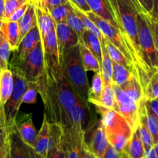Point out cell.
Wrapping results in <instances>:
<instances>
[{
	"mask_svg": "<svg viewBox=\"0 0 158 158\" xmlns=\"http://www.w3.org/2000/svg\"><path fill=\"white\" fill-rule=\"evenodd\" d=\"M44 61L45 73L35 82V87L43 99L48 120L67 129L70 127L71 113L79 98L63 75L58 58L44 55Z\"/></svg>",
	"mask_w": 158,
	"mask_h": 158,
	"instance_id": "1",
	"label": "cell"
},
{
	"mask_svg": "<svg viewBox=\"0 0 158 158\" xmlns=\"http://www.w3.org/2000/svg\"><path fill=\"white\" fill-rule=\"evenodd\" d=\"M60 65L63 75L72 86L79 100L86 108H89L88 94L89 84L86 71L82 63L78 44L65 53Z\"/></svg>",
	"mask_w": 158,
	"mask_h": 158,
	"instance_id": "2",
	"label": "cell"
},
{
	"mask_svg": "<svg viewBox=\"0 0 158 158\" xmlns=\"http://www.w3.org/2000/svg\"><path fill=\"white\" fill-rule=\"evenodd\" d=\"M96 110L101 116L108 143L117 151L123 152L133 131L123 116L112 109L96 106Z\"/></svg>",
	"mask_w": 158,
	"mask_h": 158,
	"instance_id": "3",
	"label": "cell"
},
{
	"mask_svg": "<svg viewBox=\"0 0 158 158\" xmlns=\"http://www.w3.org/2000/svg\"><path fill=\"white\" fill-rule=\"evenodd\" d=\"M9 69L12 74L13 87L10 97L5 103L3 107V117L0 120V124L3 127L6 134L15 127L19 108L23 103L22 100L23 94L29 86L27 80L19 68L9 66Z\"/></svg>",
	"mask_w": 158,
	"mask_h": 158,
	"instance_id": "4",
	"label": "cell"
},
{
	"mask_svg": "<svg viewBox=\"0 0 158 158\" xmlns=\"http://www.w3.org/2000/svg\"><path fill=\"white\" fill-rule=\"evenodd\" d=\"M109 2L116 21L120 25L123 32L127 35L138 58L144 65L142 60L138 40V31H137V14L138 12L122 0H109Z\"/></svg>",
	"mask_w": 158,
	"mask_h": 158,
	"instance_id": "5",
	"label": "cell"
},
{
	"mask_svg": "<svg viewBox=\"0 0 158 158\" xmlns=\"http://www.w3.org/2000/svg\"><path fill=\"white\" fill-rule=\"evenodd\" d=\"M144 14H137V31L142 60L151 77L154 73L157 72L158 46Z\"/></svg>",
	"mask_w": 158,
	"mask_h": 158,
	"instance_id": "6",
	"label": "cell"
},
{
	"mask_svg": "<svg viewBox=\"0 0 158 158\" xmlns=\"http://www.w3.org/2000/svg\"><path fill=\"white\" fill-rule=\"evenodd\" d=\"M17 67L21 69L28 83H35L44 74V52L41 40Z\"/></svg>",
	"mask_w": 158,
	"mask_h": 158,
	"instance_id": "7",
	"label": "cell"
},
{
	"mask_svg": "<svg viewBox=\"0 0 158 158\" xmlns=\"http://www.w3.org/2000/svg\"><path fill=\"white\" fill-rule=\"evenodd\" d=\"M111 84L117 101V112L123 116L134 132L139 127V104L134 101L120 86L114 83Z\"/></svg>",
	"mask_w": 158,
	"mask_h": 158,
	"instance_id": "8",
	"label": "cell"
},
{
	"mask_svg": "<svg viewBox=\"0 0 158 158\" xmlns=\"http://www.w3.org/2000/svg\"><path fill=\"white\" fill-rule=\"evenodd\" d=\"M6 158H43L22 140L15 127L6 134Z\"/></svg>",
	"mask_w": 158,
	"mask_h": 158,
	"instance_id": "9",
	"label": "cell"
},
{
	"mask_svg": "<svg viewBox=\"0 0 158 158\" xmlns=\"http://www.w3.org/2000/svg\"><path fill=\"white\" fill-rule=\"evenodd\" d=\"M40 40L41 38H40V31L36 25L33 26L19 43L16 49L13 51V57L10 63H9V66H15V67L19 66L26 56L35 48Z\"/></svg>",
	"mask_w": 158,
	"mask_h": 158,
	"instance_id": "10",
	"label": "cell"
},
{
	"mask_svg": "<svg viewBox=\"0 0 158 158\" xmlns=\"http://www.w3.org/2000/svg\"><path fill=\"white\" fill-rule=\"evenodd\" d=\"M57 50L59 63H61L65 53L71 48L78 44V36L76 32L68 26L66 21L56 25Z\"/></svg>",
	"mask_w": 158,
	"mask_h": 158,
	"instance_id": "11",
	"label": "cell"
},
{
	"mask_svg": "<svg viewBox=\"0 0 158 158\" xmlns=\"http://www.w3.org/2000/svg\"><path fill=\"white\" fill-rule=\"evenodd\" d=\"M89 150L95 154L97 158H100L108 145L107 139L105 134L104 128L101 120H100L96 125L95 128L91 133L89 141H86Z\"/></svg>",
	"mask_w": 158,
	"mask_h": 158,
	"instance_id": "12",
	"label": "cell"
},
{
	"mask_svg": "<svg viewBox=\"0 0 158 158\" xmlns=\"http://www.w3.org/2000/svg\"><path fill=\"white\" fill-rule=\"evenodd\" d=\"M90 11L114 26L118 29H122L114 18L109 0H86Z\"/></svg>",
	"mask_w": 158,
	"mask_h": 158,
	"instance_id": "13",
	"label": "cell"
},
{
	"mask_svg": "<svg viewBox=\"0 0 158 158\" xmlns=\"http://www.w3.org/2000/svg\"><path fill=\"white\" fill-rule=\"evenodd\" d=\"M25 117L26 120L21 123L15 121V127L22 140L29 146L34 148L37 133L32 120V114H26Z\"/></svg>",
	"mask_w": 158,
	"mask_h": 158,
	"instance_id": "14",
	"label": "cell"
},
{
	"mask_svg": "<svg viewBox=\"0 0 158 158\" xmlns=\"http://www.w3.org/2000/svg\"><path fill=\"white\" fill-rule=\"evenodd\" d=\"M13 87V78L9 69L0 70V120L3 117V107L10 97Z\"/></svg>",
	"mask_w": 158,
	"mask_h": 158,
	"instance_id": "15",
	"label": "cell"
},
{
	"mask_svg": "<svg viewBox=\"0 0 158 158\" xmlns=\"http://www.w3.org/2000/svg\"><path fill=\"white\" fill-rule=\"evenodd\" d=\"M19 42L18 44L25 35L32 29L33 26H36V15H35V6L33 3H29L26 12L23 16L19 19Z\"/></svg>",
	"mask_w": 158,
	"mask_h": 158,
	"instance_id": "16",
	"label": "cell"
},
{
	"mask_svg": "<svg viewBox=\"0 0 158 158\" xmlns=\"http://www.w3.org/2000/svg\"><path fill=\"white\" fill-rule=\"evenodd\" d=\"M43 116L44 117H43V124L39 133H37L34 149L40 156L43 158H46L48 151V143H49V122L45 113Z\"/></svg>",
	"mask_w": 158,
	"mask_h": 158,
	"instance_id": "17",
	"label": "cell"
},
{
	"mask_svg": "<svg viewBox=\"0 0 158 158\" xmlns=\"http://www.w3.org/2000/svg\"><path fill=\"white\" fill-rule=\"evenodd\" d=\"M123 152L127 155L128 158L144 157V149L139 134L138 128L133 132L131 139L123 150Z\"/></svg>",
	"mask_w": 158,
	"mask_h": 158,
	"instance_id": "18",
	"label": "cell"
},
{
	"mask_svg": "<svg viewBox=\"0 0 158 158\" xmlns=\"http://www.w3.org/2000/svg\"><path fill=\"white\" fill-rule=\"evenodd\" d=\"M78 46L80 49V57L82 63L85 70L93 71L94 73L100 72V66L97 59L94 57L92 52L86 48L82 38L78 39Z\"/></svg>",
	"mask_w": 158,
	"mask_h": 158,
	"instance_id": "19",
	"label": "cell"
},
{
	"mask_svg": "<svg viewBox=\"0 0 158 158\" xmlns=\"http://www.w3.org/2000/svg\"><path fill=\"white\" fill-rule=\"evenodd\" d=\"M103 41H104L105 46H106V49L107 50L108 54H109L110 57L112 60L113 62H115V63H118V64L122 65L124 67L127 68L128 69L132 71L135 76L137 78V70L135 68V66L123 55L121 52L115 46L112 44L109 40H106V38L103 37Z\"/></svg>",
	"mask_w": 158,
	"mask_h": 158,
	"instance_id": "20",
	"label": "cell"
},
{
	"mask_svg": "<svg viewBox=\"0 0 158 158\" xmlns=\"http://www.w3.org/2000/svg\"><path fill=\"white\" fill-rule=\"evenodd\" d=\"M101 44V53L102 62L100 65V73H101L102 80H103V86L104 85L111 84L112 83V71H113V61L108 54L107 50L105 46L103 36L100 40Z\"/></svg>",
	"mask_w": 158,
	"mask_h": 158,
	"instance_id": "21",
	"label": "cell"
},
{
	"mask_svg": "<svg viewBox=\"0 0 158 158\" xmlns=\"http://www.w3.org/2000/svg\"><path fill=\"white\" fill-rule=\"evenodd\" d=\"M35 15L40 36L46 34L49 31L56 29V23L52 18L49 11L43 10L39 6H35Z\"/></svg>",
	"mask_w": 158,
	"mask_h": 158,
	"instance_id": "22",
	"label": "cell"
},
{
	"mask_svg": "<svg viewBox=\"0 0 158 158\" xmlns=\"http://www.w3.org/2000/svg\"><path fill=\"white\" fill-rule=\"evenodd\" d=\"M1 32L7 40L11 50H15L18 46L19 42L18 23L12 21H2Z\"/></svg>",
	"mask_w": 158,
	"mask_h": 158,
	"instance_id": "23",
	"label": "cell"
},
{
	"mask_svg": "<svg viewBox=\"0 0 158 158\" xmlns=\"http://www.w3.org/2000/svg\"><path fill=\"white\" fill-rule=\"evenodd\" d=\"M134 77H137L135 74L127 68L122 65L113 62L112 83H116L118 86H122L132 80Z\"/></svg>",
	"mask_w": 158,
	"mask_h": 158,
	"instance_id": "24",
	"label": "cell"
},
{
	"mask_svg": "<svg viewBox=\"0 0 158 158\" xmlns=\"http://www.w3.org/2000/svg\"><path fill=\"white\" fill-rule=\"evenodd\" d=\"M82 40L84 43L85 46L88 49L92 52L99 64L101 65L102 62V53H101V44L100 41L94 34L91 33L87 30H85L82 35Z\"/></svg>",
	"mask_w": 158,
	"mask_h": 158,
	"instance_id": "25",
	"label": "cell"
},
{
	"mask_svg": "<svg viewBox=\"0 0 158 158\" xmlns=\"http://www.w3.org/2000/svg\"><path fill=\"white\" fill-rule=\"evenodd\" d=\"M103 88V83L100 72L95 73L93 78L92 84L89 86L88 94V103L97 106L100 103L102 91Z\"/></svg>",
	"mask_w": 158,
	"mask_h": 158,
	"instance_id": "26",
	"label": "cell"
},
{
	"mask_svg": "<svg viewBox=\"0 0 158 158\" xmlns=\"http://www.w3.org/2000/svg\"><path fill=\"white\" fill-rule=\"evenodd\" d=\"M40 38H41L44 55L51 56H55L58 58L56 29L49 31L46 34L40 36Z\"/></svg>",
	"mask_w": 158,
	"mask_h": 158,
	"instance_id": "27",
	"label": "cell"
},
{
	"mask_svg": "<svg viewBox=\"0 0 158 158\" xmlns=\"http://www.w3.org/2000/svg\"><path fill=\"white\" fill-rule=\"evenodd\" d=\"M120 87L137 104H139L142 99L143 98L142 86L137 77H134L128 83Z\"/></svg>",
	"mask_w": 158,
	"mask_h": 158,
	"instance_id": "28",
	"label": "cell"
},
{
	"mask_svg": "<svg viewBox=\"0 0 158 158\" xmlns=\"http://www.w3.org/2000/svg\"><path fill=\"white\" fill-rule=\"evenodd\" d=\"M97 106H103V107L108 108V109H112L115 111L117 110V101H116L115 94L113 90L112 84L103 86L100 103Z\"/></svg>",
	"mask_w": 158,
	"mask_h": 158,
	"instance_id": "29",
	"label": "cell"
},
{
	"mask_svg": "<svg viewBox=\"0 0 158 158\" xmlns=\"http://www.w3.org/2000/svg\"><path fill=\"white\" fill-rule=\"evenodd\" d=\"M71 6H72L74 12L77 14V16H78L79 18L80 19V20H81L85 29L89 31V32H90L91 33L94 34L100 41V40H102V38H103V35H102L101 32H100V29H98V27L94 24V22H93L92 20L84 13V12H82V11L80 10L79 9H77V8L76 7V6H74L73 5L71 4Z\"/></svg>",
	"mask_w": 158,
	"mask_h": 158,
	"instance_id": "30",
	"label": "cell"
},
{
	"mask_svg": "<svg viewBox=\"0 0 158 158\" xmlns=\"http://www.w3.org/2000/svg\"><path fill=\"white\" fill-rule=\"evenodd\" d=\"M11 52L12 50L7 40L0 31V70L9 69Z\"/></svg>",
	"mask_w": 158,
	"mask_h": 158,
	"instance_id": "31",
	"label": "cell"
},
{
	"mask_svg": "<svg viewBox=\"0 0 158 158\" xmlns=\"http://www.w3.org/2000/svg\"><path fill=\"white\" fill-rule=\"evenodd\" d=\"M63 139V130L61 125L58 123H49V143L48 151L56 146Z\"/></svg>",
	"mask_w": 158,
	"mask_h": 158,
	"instance_id": "32",
	"label": "cell"
},
{
	"mask_svg": "<svg viewBox=\"0 0 158 158\" xmlns=\"http://www.w3.org/2000/svg\"><path fill=\"white\" fill-rule=\"evenodd\" d=\"M145 100H155L158 98V73H154L148 80V83L143 89Z\"/></svg>",
	"mask_w": 158,
	"mask_h": 158,
	"instance_id": "33",
	"label": "cell"
},
{
	"mask_svg": "<svg viewBox=\"0 0 158 158\" xmlns=\"http://www.w3.org/2000/svg\"><path fill=\"white\" fill-rule=\"evenodd\" d=\"M72 9L73 7L71 6L70 2H68L64 3V4L53 7L49 11V12L51 16H52V18L53 19L54 21H55V23L57 24V23H60L61 22L66 21V17H67L69 12Z\"/></svg>",
	"mask_w": 158,
	"mask_h": 158,
	"instance_id": "34",
	"label": "cell"
},
{
	"mask_svg": "<svg viewBox=\"0 0 158 158\" xmlns=\"http://www.w3.org/2000/svg\"><path fill=\"white\" fill-rule=\"evenodd\" d=\"M66 22L68 26L76 32V34L78 36V39L82 38V35H83V32L86 29H85L80 19L77 16V14L74 12L73 9L69 12V15L66 17Z\"/></svg>",
	"mask_w": 158,
	"mask_h": 158,
	"instance_id": "35",
	"label": "cell"
},
{
	"mask_svg": "<svg viewBox=\"0 0 158 158\" xmlns=\"http://www.w3.org/2000/svg\"><path fill=\"white\" fill-rule=\"evenodd\" d=\"M26 2H29L28 0H5L4 15L2 21H8L9 17L18 8Z\"/></svg>",
	"mask_w": 158,
	"mask_h": 158,
	"instance_id": "36",
	"label": "cell"
},
{
	"mask_svg": "<svg viewBox=\"0 0 158 158\" xmlns=\"http://www.w3.org/2000/svg\"><path fill=\"white\" fill-rule=\"evenodd\" d=\"M146 107V106H145ZM147 117H148V127L150 133L153 138L154 144L158 143V120L157 117H156L150 110L146 109Z\"/></svg>",
	"mask_w": 158,
	"mask_h": 158,
	"instance_id": "37",
	"label": "cell"
},
{
	"mask_svg": "<svg viewBox=\"0 0 158 158\" xmlns=\"http://www.w3.org/2000/svg\"><path fill=\"white\" fill-rule=\"evenodd\" d=\"M28 85H29V86L23 94L22 102H23V103L34 104L36 102L38 90L35 87V83H28Z\"/></svg>",
	"mask_w": 158,
	"mask_h": 158,
	"instance_id": "38",
	"label": "cell"
},
{
	"mask_svg": "<svg viewBox=\"0 0 158 158\" xmlns=\"http://www.w3.org/2000/svg\"><path fill=\"white\" fill-rule=\"evenodd\" d=\"M46 158H66L63 139L56 146L51 148L50 150L47 151Z\"/></svg>",
	"mask_w": 158,
	"mask_h": 158,
	"instance_id": "39",
	"label": "cell"
},
{
	"mask_svg": "<svg viewBox=\"0 0 158 158\" xmlns=\"http://www.w3.org/2000/svg\"><path fill=\"white\" fill-rule=\"evenodd\" d=\"M147 13L157 17V0H138Z\"/></svg>",
	"mask_w": 158,
	"mask_h": 158,
	"instance_id": "40",
	"label": "cell"
},
{
	"mask_svg": "<svg viewBox=\"0 0 158 158\" xmlns=\"http://www.w3.org/2000/svg\"><path fill=\"white\" fill-rule=\"evenodd\" d=\"M122 154H123V152L117 151L114 147L108 143L106 150L100 158H120Z\"/></svg>",
	"mask_w": 158,
	"mask_h": 158,
	"instance_id": "41",
	"label": "cell"
},
{
	"mask_svg": "<svg viewBox=\"0 0 158 158\" xmlns=\"http://www.w3.org/2000/svg\"><path fill=\"white\" fill-rule=\"evenodd\" d=\"M29 2H26L25 4H23V6H20L19 8L16 9L13 13L11 15V16L9 17V19H8V21H12V22H18L19 19L21 18L23 15V14L26 12V9H27L28 6H29Z\"/></svg>",
	"mask_w": 158,
	"mask_h": 158,
	"instance_id": "42",
	"label": "cell"
},
{
	"mask_svg": "<svg viewBox=\"0 0 158 158\" xmlns=\"http://www.w3.org/2000/svg\"><path fill=\"white\" fill-rule=\"evenodd\" d=\"M6 131L0 127V158H6Z\"/></svg>",
	"mask_w": 158,
	"mask_h": 158,
	"instance_id": "43",
	"label": "cell"
},
{
	"mask_svg": "<svg viewBox=\"0 0 158 158\" xmlns=\"http://www.w3.org/2000/svg\"><path fill=\"white\" fill-rule=\"evenodd\" d=\"M146 109L151 111L156 117L158 118V101L157 99L151 100H145Z\"/></svg>",
	"mask_w": 158,
	"mask_h": 158,
	"instance_id": "44",
	"label": "cell"
},
{
	"mask_svg": "<svg viewBox=\"0 0 158 158\" xmlns=\"http://www.w3.org/2000/svg\"><path fill=\"white\" fill-rule=\"evenodd\" d=\"M69 2L72 5H73L74 6L79 9L80 10H81L82 12H83L84 13L88 12L90 11V9L88 6L87 3H86V0H68Z\"/></svg>",
	"mask_w": 158,
	"mask_h": 158,
	"instance_id": "45",
	"label": "cell"
},
{
	"mask_svg": "<svg viewBox=\"0 0 158 158\" xmlns=\"http://www.w3.org/2000/svg\"><path fill=\"white\" fill-rule=\"evenodd\" d=\"M122 1L129 5L131 8H133L134 10L137 11L138 13H147L146 11L143 9V8L142 7L141 5L140 4V2L137 0H122Z\"/></svg>",
	"mask_w": 158,
	"mask_h": 158,
	"instance_id": "46",
	"label": "cell"
},
{
	"mask_svg": "<svg viewBox=\"0 0 158 158\" xmlns=\"http://www.w3.org/2000/svg\"><path fill=\"white\" fill-rule=\"evenodd\" d=\"M80 158H97L95 156V154L89 150V147L86 144V141H83V147H82V151H81V157Z\"/></svg>",
	"mask_w": 158,
	"mask_h": 158,
	"instance_id": "47",
	"label": "cell"
},
{
	"mask_svg": "<svg viewBox=\"0 0 158 158\" xmlns=\"http://www.w3.org/2000/svg\"><path fill=\"white\" fill-rule=\"evenodd\" d=\"M145 158H158V143L153 145L148 153L144 154Z\"/></svg>",
	"mask_w": 158,
	"mask_h": 158,
	"instance_id": "48",
	"label": "cell"
},
{
	"mask_svg": "<svg viewBox=\"0 0 158 158\" xmlns=\"http://www.w3.org/2000/svg\"><path fill=\"white\" fill-rule=\"evenodd\" d=\"M49 2H50V0H39L38 3L36 5H35V6H39V7L41 8L43 10L48 11Z\"/></svg>",
	"mask_w": 158,
	"mask_h": 158,
	"instance_id": "49",
	"label": "cell"
},
{
	"mask_svg": "<svg viewBox=\"0 0 158 158\" xmlns=\"http://www.w3.org/2000/svg\"><path fill=\"white\" fill-rule=\"evenodd\" d=\"M68 0H50V2H49V9L48 11L50 10L51 9H52L53 7H56L57 6H60V5L64 4V3L68 2Z\"/></svg>",
	"mask_w": 158,
	"mask_h": 158,
	"instance_id": "50",
	"label": "cell"
},
{
	"mask_svg": "<svg viewBox=\"0 0 158 158\" xmlns=\"http://www.w3.org/2000/svg\"><path fill=\"white\" fill-rule=\"evenodd\" d=\"M5 0H0V20H2L4 15Z\"/></svg>",
	"mask_w": 158,
	"mask_h": 158,
	"instance_id": "51",
	"label": "cell"
},
{
	"mask_svg": "<svg viewBox=\"0 0 158 158\" xmlns=\"http://www.w3.org/2000/svg\"><path fill=\"white\" fill-rule=\"evenodd\" d=\"M28 1H29V2H31V3H33L34 5H36L37 3H38L39 0H28Z\"/></svg>",
	"mask_w": 158,
	"mask_h": 158,
	"instance_id": "52",
	"label": "cell"
},
{
	"mask_svg": "<svg viewBox=\"0 0 158 158\" xmlns=\"http://www.w3.org/2000/svg\"><path fill=\"white\" fill-rule=\"evenodd\" d=\"M120 158H128V157L124 152H123V154H122V155H121V157H120Z\"/></svg>",
	"mask_w": 158,
	"mask_h": 158,
	"instance_id": "53",
	"label": "cell"
},
{
	"mask_svg": "<svg viewBox=\"0 0 158 158\" xmlns=\"http://www.w3.org/2000/svg\"><path fill=\"white\" fill-rule=\"evenodd\" d=\"M2 25V20H0V31H1Z\"/></svg>",
	"mask_w": 158,
	"mask_h": 158,
	"instance_id": "54",
	"label": "cell"
},
{
	"mask_svg": "<svg viewBox=\"0 0 158 158\" xmlns=\"http://www.w3.org/2000/svg\"><path fill=\"white\" fill-rule=\"evenodd\" d=\"M143 158H145V157H143Z\"/></svg>",
	"mask_w": 158,
	"mask_h": 158,
	"instance_id": "55",
	"label": "cell"
},
{
	"mask_svg": "<svg viewBox=\"0 0 158 158\" xmlns=\"http://www.w3.org/2000/svg\"><path fill=\"white\" fill-rule=\"evenodd\" d=\"M137 1H138V0H137Z\"/></svg>",
	"mask_w": 158,
	"mask_h": 158,
	"instance_id": "56",
	"label": "cell"
}]
</instances>
